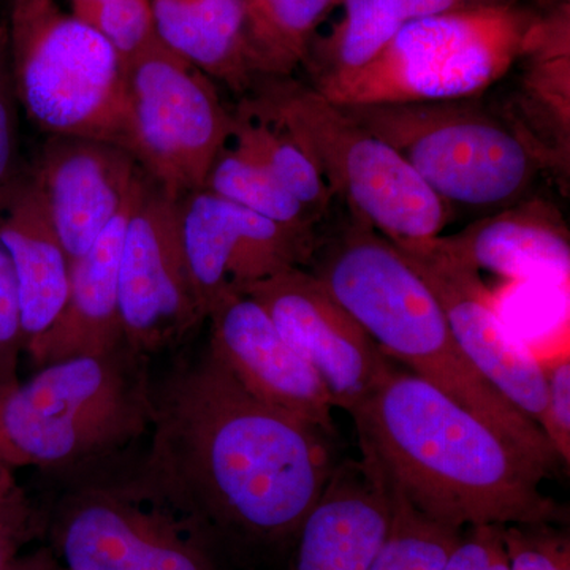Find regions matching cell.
Listing matches in <instances>:
<instances>
[{
	"label": "cell",
	"instance_id": "obj_1",
	"mask_svg": "<svg viewBox=\"0 0 570 570\" xmlns=\"http://www.w3.org/2000/svg\"><path fill=\"white\" fill-rule=\"evenodd\" d=\"M142 478L232 549L292 547L337 460L328 434L266 406L206 344L154 385Z\"/></svg>",
	"mask_w": 570,
	"mask_h": 570
},
{
	"label": "cell",
	"instance_id": "obj_2",
	"mask_svg": "<svg viewBox=\"0 0 570 570\" xmlns=\"http://www.w3.org/2000/svg\"><path fill=\"white\" fill-rule=\"evenodd\" d=\"M360 450L404 498L455 530L562 524L568 510L540 491L546 471L417 374L390 366L348 411Z\"/></svg>",
	"mask_w": 570,
	"mask_h": 570
},
{
	"label": "cell",
	"instance_id": "obj_3",
	"mask_svg": "<svg viewBox=\"0 0 570 570\" xmlns=\"http://www.w3.org/2000/svg\"><path fill=\"white\" fill-rule=\"evenodd\" d=\"M313 275L393 362L425 379L553 475L560 460L542 430L463 354L436 296L396 246L352 217L316 246Z\"/></svg>",
	"mask_w": 570,
	"mask_h": 570
},
{
	"label": "cell",
	"instance_id": "obj_4",
	"mask_svg": "<svg viewBox=\"0 0 570 570\" xmlns=\"http://www.w3.org/2000/svg\"><path fill=\"white\" fill-rule=\"evenodd\" d=\"M148 362L126 344L40 367L0 397V466L85 469L148 436Z\"/></svg>",
	"mask_w": 570,
	"mask_h": 570
},
{
	"label": "cell",
	"instance_id": "obj_5",
	"mask_svg": "<svg viewBox=\"0 0 570 570\" xmlns=\"http://www.w3.org/2000/svg\"><path fill=\"white\" fill-rule=\"evenodd\" d=\"M239 110L283 129L316 164L326 186L352 217L393 242L442 235L450 208L411 165L340 105L294 78L261 80Z\"/></svg>",
	"mask_w": 570,
	"mask_h": 570
},
{
	"label": "cell",
	"instance_id": "obj_6",
	"mask_svg": "<svg viewBox=\"0 0 570 570\" xmlns=\"http://www.w3.org/2000/svg\"><path fill=\"white\" fill-rule=\"evenodd\" d=\"M535 26L513 3L419 18L362 69L313 88L340 107L475 99L521 59Z\"/></svg>",
	"mask_w": 570,
	"mask_h": 570
},
{
	"label": "cell",
	"instance_id": "obj_7",
	"mask_svg": "<svg viewBox=\"0 0 570 570\" xmlns=\"http://www.w3.org/2000/svg\"><path fill=\"white\" fill-rule=\"evenodd\" d=\"M343 108L392 146L449 206L517 204L542 168L515 127L475 99Z\"/></svg>",
	"mask_w": 570,
	"mask_h": 570
},
{
	"label": "cell",
	"instance_id": "obj_8",
	"mask_svg": "<svg viewBox=\"0 0 570 570\" xmlns=\"http://www.w3.org/2000/svg\"><path fill=\"white\" fill-rule=\"evenodd\" d=\"M18 94L51 137L124 146L127 66L88 22L56 0H11Z\"/></svg>",
	"mask_w": 570,
	"mask_h": 570
},
{
	"label": "cell",
	"instance_id": "obj_9",
	"mask_svg": "<svg viewBox=\"0 0 570 570\" xmlns=\"http://www.w3.org/2000/svg\"><path fill=\"white\" fill-rule=\"evenodd\" d=\"M234 129L216 81L159 40L127 63L124 148L165 193L202 189Z\"/></svg>",
	"mask_w": 570,
	"mask_h": 570
},
{
	"label": "cell",
	"instance_id": "obj_10",
	"mask_svg": "<svg viewBox=\"0 0 570 570\" xmlns=\"http://www.w3.org/2000/svg\"><path fill=\"white\" fill-rule=\"evenodd\" d=\"M52 534L69 570H217L212 540L140 471L71 491Z\"/></svg>",
	"mask_w": 570,
	"mask_h": 570
},
{
	"label": "cell",
	"instance_id": "obj_11",
	"mask_svg": "<svg viewBox=\"0 0 570 570\" xmlns=\"http://www.w3.org/2000/svg\"><path fill=\"white\" fill-rule=\"evenodd\" d=\"M127 346L146 358L181 346L206 321L179 238L176 197L141 171L118 272Z\"/></svg>",
	"mask_w": 570,
	"mask_h": 570
},
{
	"label": "cell",
	"instance_id": "obj_12",
	"mask_svg": "<svg viewBox=\"0 0 570 570\" xmlns=\"http://www.w3.org/2000/svg\"><path fill=\"white\" fill-rule=\"evenodd\" d=\"M187 268L206 316L224 295L309 264L316 236L265 219L206 189L176 198Z\"/></svg>",
	"mask_w": 570,
	"mask_h": 570
},
{
	"label": "cell",
	"instance_id": "obj_13",
	"mask_svg": "<svg viewBox=\"0 0 570 570\" xmlns=\"http://www.w3.org/2000/svg\"><path fill=\"white\" fill-rule=\"evenodd\" d=\"M277 332L317 371L335 407L348 412L393 365L376 341L303 266L258 281L245 292Z\"/></svg>",
	"mask_w": 570,
	"mask_h": 570
},
{
	"label": "cell",
	"instance_id": "obj_14",
	"mask_svg": "<svg viewBox=\"0 0 570 570\" xmlns=\"http://www.w3.org/2000/svg\"><path fill=\"white\" fill-rule=\"evenodd\" d=\"M395 243L430 285L469 362L540 428L546 417V382L540 360L509 332L480 273L442 250L434 238Z\"/></svg>",
	"mask_w": 570,
	"mask_h": 570
},
{
	"label": "cell",
	"instance_id": "obj_15",
	"mask_svg": "<svg viewBox=\"0 0 570 570\" xmlns=\"http://www.w3.org/2000/svg\"><path fill=\"white\" fill-rule=\"evenodd\" d=\"M206 321L209 347L250 395L335 438V404L328 389L277 332L264 307L249 295L227 294Z\"/></svg>",
	"mask_w": 570,
	"mask_h": 570
},
{
	"label": "cell",
	"instance_id": "obj_16",
	"mask_svg": "<svg viewBox=\"0 0 570 570\" xmlns=\"http://www.w3.org/2000/svg\"><path fill=\"white\" fill-rule=\"evenodd\" d=\"M31 176L63 249L75 261L126 212L141 168L116 142L51 137Z\"/></svg>",
	"mask_w": 570,
	"mask_h": 570
},
{
	"label": "cell",
	"instance_id": "obj_17",
	"mask_svg": "<svg viewBox=\"0 0 570 570\" xmlns=\"http://www.w3.org/2000/svg\"><path fill=\"white\" fill-rule=\"evenodd\" d=\"M393 512L392 482L373 456L337 461L296 532L288 570H370Z\"/></svg>",
	"mask_w": 570,
	"mask_h": 570
},
{
	"label": "cell",
	"instance_id": "obj_18",
	"mask_svg": "<svg viewBox=\"0 0 570 570\" xmlns=\"http://www.w3.org/2000/svg\"><path fill=\"white\" fill-rule=\"evenodd\" d=\"M130 204L88 253L71 261L70 291L61 316L43 335L26 344L24 351L39 370L63 360L108 354L126 346L118 272Z\"/></svg>",
	"mask_w": 570,
	"mask_h": 570
},
{
	"label": "cell",
	"instance_id": "obj_19",
	"mask_svg": "<svg viewBox=\"0 0 570 570\" xmlns=\"http://www.w3.org/2000/svg\"><path fill=\"white\" fill-rule=\"evenodd\" d=\"M0 245L9 254L17 277L28 344L61 316L71 275L69 254L31 175L9 179L0 187Z\"/></svg>",
	"mask_w": 570,
	"mask_h": 570
},
{
	"label": "cell",
	"instance_id": "obj_20",
	"mask_svg": "<svg viewBox=\"0 0 570 570\" xmlns=\"http://www.w3.org/2000/svg\"><path fill=\"white\" fill-rule=\"evenodd\" d=\"M434 242L478 273L508 279L569 275V228L557 206L543 198H523Z\"/></svg>",
	"mask_w": 570,
	"mask_h": 570
},
{
	"label": "cell",
	"instance_id": "obj_21",
	"mask_svg": "<svg viewBox=\"0 0 570 570\" xmlns=\"http://www.w3.org/2000/svg\"><path fill=\"white\" fill-rule=\"evenodd\" d=\"M519 100L505 115L540 165L569 175L570 71L568 22H538L527 51Z\"/></svg>",
	"mask_w": 570,
	"mask_h": 570
},
{
	"label": "cell",
	"instance_id": "obj_22",
	"mask_svg": "<svg viewBox=\"0 0 570 570\" xmlns=\"http://www.w3.org/2000/svg\"><path fill=\"white\" fill-rule=\"evenodd\" d=\"M151 2L154 31L168 51L234 92L254 88L245 51V0Z\"/></svg>",
	"mask_w": 570,
	"mask_h": 570
},
{
	"label": "cell",
	"instance_id": "obj_23",
	"mask_svg": "<svg viewBox=\"0 0 570 570\" xmlns=\"http://www.w3.org/2000/svg\"><path fill=\"white\" fill-rule=\"evenodd\" d=\"M333 0H245L246 61L255 82L292 77Z\"/></svg>",
	"mask_w": 570,
	"mask_h": 570
},
{
	"label": "cell",
	"instance_id": "obj_24",
	"mask_svg": "<svg viewBox=\"0 0 570 570\" xmlns=\"http://www.w3.org/2000/svg\"><path fill=\"white\" fill-rule=\"evenodd\" d=\"M232 141L283 184L316 223L321 220L332 204L333 193L316 164L291 135L236 108Z\"/></svg>",
	"mask_w": 570,
	"mask_h": 570
},
{
	"label": "cell",
	"instance_id": "obj_25",
	"mask_svg": "<svg viewBox=\"0 0 570 570\" xmlns=\"http://www.w3.org/2000/svg\"><path fill=\"white\" fill-rule=\"evenodd\" d=\"M202 189L284 227L314 234L316 220L305 206L261 164L235 146H225L216 157Z\"/></svg>",
	"mask_w": 570,
	"mask_h": 570
},
{
	"label": "cell",
	"instance_id": "obj_26",
	"mask_svg": "<svg viewBox=\"0 0 570 570\" xmlns=\"http://www.w3.org/2000/svg\"><path fill=\"white\" fill-rule=\"evenodd\" d=\"M392 482V480H390ZM393 485V483H392ZM395 512L389 538L370 570H442L464 530L430 519L393 485Z\"/></svg>",
	"mask_w": 570,
	"mask_h": 570
},
{
	"label": "cell",
	"instance_id": "obj_27",
	"mask_svg": "<svg viewBox=\"0 0 570 570\" xmlns=\"http://www.w3.org/2000/svg\"><path fill=\"white\" fill-rule=\"evenodd\" d=\"M71 13L92 26L129 63L157 40L151 0H70Z\"/></svg>",
	"mask_w": 570,
	"mask_h": 570
},
{
	"label": "cell",
	"instance_id": "obj_28",
	"mask_svg": "<svg viewBox=\"0 0 570 570\" xmlns=\"http://www.w3.org/2000/svg\"><path fill=\"white\" fill-rule=\"evenodd\" d=\"M562 524L502 527L509 570H570V538Z\"/></svg>",
	"mask_w": 570,
	"mask_h": 570
},
{
	"label": "cell",
	"instance_id": "obj_29",
	"mask_svg": "<svg viewBox=\"0 0 570 570\" xmlns=\"http://www.w3.org/2000/svg\"><path fill=\"white\" fill-rule=\"evenodd\" d=\"M45 519L10 468L0 466V570L17 558L18 550L36 538Z\"/></svg>",
	"mask_w": 570,
	"mask_h": 570
},
{
	"label": "cell",
	"instance_id": "obj_30",
	"mask_svg": "<svg viewBox=\"0 0 570 570\" xmlns=\"http://www.w3.org/2000/svg\"><path fill=\"white\" fill-rule=\"evenodd\" d=\"M24 346L17 277L9 254L0 245V397L20 384L18 360Z\"/></svg>",
	"mask_w": 570,
	"mask_h": 570
},
{
	"label": "cell",
	"instance_id": "obj_31",
	"mask_svg": "<svg viewBox=\"0 0 570 570\" xmlns=\"http://www.w3.org/2000/svg\"><path fill=\"white\" fill-rule=\"evenodd\" d=\"M546 382V417L540 430L562 466H570V356L569 352L540 360Z\"/></svg>",
	"mask_w": 570,
	"mask_h": 570
},
{
	"label": "cell",
	"instance_id": "obj_32",
	"mask_svg": "<svg viewBox=\"0 0 570 570\" xmlns=\"http://www.w3.org/2000/svg\"><path fill=\"white\" fill-rule=\"evenodd\" d=\"M442 570H509L501 524L466 528Z\"/></svg>",
	"mask_w": 570,
	"mask_h": 570
},
{
	"label": "cell",
	"instance_id": "obj_33",
	"mask_svg": "<svg viewBox=\"0 0 570 570\" xmlns=\"http://www.w3.org/2000/svg\"><path fill=\"white\" fill-rule=\"evenodd\" d=\"M374 2L389 21L401 28L404 22L419 20V18L482 9V7L510 6L513 0H374Z\"/></svg>",
	"mask_w": 570,
	"mask_h": 570
},
{
	"label": "cell",
	"instance_id": "obj_34",
	"mask_svg": "<svg viewBox=\"0 0 570 570\" xmlns=\"http://www.w3.org/2000/svg\"><path fill=\"white\" fill-rule=\"evenodd\" d=\"M11 157H13V122L9 104L0 91V187L9 181Z\"/></svg>",
	"mask_w": 570,
	"mask_h": 570
},
{
	"label": "cell",
	"instance_id": "obj_35",
	"mask_svg": "<svg viewBox=\"0 0 570 570\" xmlns=\"http://www.w3.org/2000/svg\"><path fill=\"white\" fill-rule=\"evenodd\" d=\"M6 570H58V561L51 550L43 549L7 566Z\"/></svg>",
	"mask_w": 570,
	"mask_h": 570
}]
</instances>
